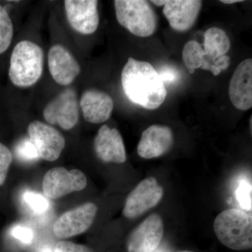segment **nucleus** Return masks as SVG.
I'll return each instance as SVG.
<instances>
[{
	"label": "nucleus",
	"mask_w": 252,
	"mask_h": 252,
	"mask_svg": "<svg viewBox=\"0 0 252 252\" xmlns=\"http://www.w3.org/2000/svg\"><path fill=\"white\" fill-rule=\"evenodd\" d=\"M123 90L129 100L153 110L158 108L167 97L165 84L158 71L145 61L129 58L122 72Z\"/></svg>",
	"instance_id": "obj_1"
},
{
	"label": "nucleus",
	"mask_w": 252,
	"mask_h": 252,
	"mask_svg": "<svg viewBox=\"0 0 252 252\" xmlns=\"http://www.w3.org/2000/svg\"><path fill=\"white\" fill-rule=\"evenodd\" d=\"M44 67V52L32 41H20L13 50L9 77L14 85L28 88L39 80Z\"/></svg>",
	"instance_id": "obj_2"
},
{
	"label": "nucleus",
	"mask_w": 252,
	"mask_h": 252,
	"mask_svg": "<svg viewBox=\"0 0 252 252\" xmlns=\"http://www.w3.org/2000/svg\"><path fill=\"white\" fill-rule=\"evenodd\" d=\"M214 230L227 248L238 251L252 248V217L247 212L238 209L224 210L215 219Z\"/></svg>",
	"instance_id": "obj_3"
},
{
	"label": "nucleus",
	"mask_w": 252,
	"mask_h": 252,
	"mask_svg": "<svg viewBox=\"0 0 252 252\" xmlns=\"http://www.w3.org/2000/svg\"><path fill=\"white\" fill-rule=\"evenodd\" d=\"M114 3L118 22L134 35L147 37L157 31V16L148 1L116 0Z\"/></svg>",
	"instance_id": "obj_4"
},
{
	"label": "nucleus",
	"mask_w": 252,
	"mask_h": 252,
	"mask_svg": "<svg viewBox=\"0 0 252 252\" xmlns=\"http://www.w3.org/2000/svg\"><path fill=\"white\" fill-rule=\"evenodd\" d=\"M86 186L87 179L81 170H67L63 167H54L49 170L42 181L44 195L53 200L72 192L80 191Z\"/></svg>",
	"instance_id": "obj_5"
},
{
	"label": "nucleus",
	"mask_w": 252,
	"mask_h": 252,
	"mask_svg": "<svg viewBox=\"0 0 252 252\" xmlns=\"http://www.w3.org/2000/svg\"><path fill=\"white\" fill-rule=\"evenodd\" d=\"M44 117L51 125H59L66 130L73 128L79 118V104L75 90L68 88L62 91L46 105Z\"/></svg>",
	"instance_id": "obj_6"
},
{
	"label": "nucleus",
	"mask_w": 252,
	"mask_h": 252,
	"mask_svg": "<svg viewBox=\"0 0 252 252\" xmlns=\"http://www.w3.org/2000/svg\"><path fill=\"white\" fill-rule=\"evenodd\" d=\"M163 189L154 177L144 179L129 194L124 206V216L135 219L157 206L163 196Z\"/></svg>",
	"instance_id": "obj_7"
},
{
	"label": "nucleus",
	"mask_w": 252,
	"mask_h": 252,
	"mask_svg": "<svg viewBox=\"0 0 252 252\" xmlns=\"http://www.w3.org/2000/svg\"><path fill=\"white\" fill-rule=\"evenodd\" d=\"M28 131L30 140L35 147L39 158L47 161H55L59 158L65 146V140L57 129L34 121L30 124Z\"/></svg>",
	"instance_id": "obj_8"
},
{
	"label": "nucleus",
	"mask_w": 252,
	"mask_h": 252,
	"mask_svg": "<svg viewBox=\"0 0 252 252\" xmlns=\"http://www.w3.org/2000/svg\"><path fill=\"white\" fill-rule=\"evenodd\" d=\"M97 212L94 203H88L65 212L55 223V236L66 239L84 233L94 223Z\"/></svg>",
	"instance_id": "obj_9"
},
{
	"label": "nucleus",
	"mask_w": 252,
	"mask_h": 252,
	"mask_svg": "<svg viewBox=\"0 0 252 252\" xmlns=\"http://www.w3.org/2000/svg\"><path fill=\"white\" fill-rule=\"evenodd\" d=\"M64 10L71 27L82 34H91L97 31L99 17L96 0H65Z\"/></svg>",
	"instance_id": "obj_10"
},
{
	"label": "nucleus",
	"mask_w": 252,
	"mask_h": 252,
	"mask_svg": "<svg viewBox=\"0 0 252 252\" xmlns=\"http://www.w3.org/2000/svg\"><path fill=\"white\" fill-rule=\"evenodd\" d=\"M164 234L161 217L154 214L147 217L131 233L127 242L128 252H152L160 245Z\"/></svg>",
	"instance_id": "obj_11"
},
{
	"label": "nucleus",
	"mask_w": 252,
	"mask_h": 252,
	"mask_svg": "<svg viewBox=\"0 0 252 252\" xmlns=\"http://www.w3.org/2000/svg\"><path fill=\"white\" fill-rule=\"evenodd\" d=\"M50 74L57 84L69 86L81 72V67L72 53L61 44L50 49L48 54Z\"/></svg>",
	"instance_id": "obj_12"
},
{
	"label": "nucleus",
	"mask_w": 252,
	"mask_h": 252,
	"mask_svg": "<svg viewBox=\"0 0 252 252\" xmlns=\"http://www.w3.org/2000/svg\"><path fill=\"white\" fill-rule=\"evenodd\" d=\"M228 94L235 108L247 111L252 107V60L248 59L235 68L230 79Z\"/></svg>",
	"instance_id": "obj_13"
},
{
	"label": "nucleus",
	"mask_w": 252,
	"mask_h": 252,
	"mask_svg": "<svg viewBox=\"0 0 252 252\" xmlns=\"http://www.w3.org/2000/svg\"><path fill=\"white\" fill-rule=\"evenodd\" d=\"M173 142V132L168 126H151L142 132L137 153L145 159L162 157L170 150Z\"/></svg>",
	"instance_id": "obj_14"
},
{
	"label": "nucleus",
	"mask_w": 252,
	"mask_h": 252,
	"mask_svg": "<svg viewBox=\"0 0 252 252\" xmlns=\"http://www.w3.org/2000/svg\"><path fill=\"white\" fill-rule=\"evenodd\" d=\"M202 3L199 0H169L164 6L162 13L172 29L183 32L195 24Z\"/></svg>",
	"instance_id": "obj_15"
},
{
	"label": "nucleus",
	"mask_w": 252,
	"mask_h": 252,
	"mask_svg": "<svg viewBox=\"0 0 252 252\" xmlns=\"http://www.w3.org/2000/svg\"><path fill=\"white\" fill-rule=\"evenodd\" d=\"M94 149L97 158L102 161L114 163L126 162L125 145L117 129L102 126L94 138Z\"/></svg>",
	"instance_id": "obj_16"
},
{
	"label": "nucleus",
	"mask_w": 252,
	"mask_h": 252,
	"mask_svg": "<svg viewBox=\"0 0 252 252\" xmlns=\"http://www.w3.org/2000/svg\"><path fill=\"white\" fill-rule=\"evenodd\" d=\"M81 111L84 119L91 124L105 122L114 109V101L109 94L97 89L84 91L80 99Z\"/></svg>",
	"instance_id": "obj_17"
},
{
	"label": "nucleus",
	"mask_w": 252,
	"mask_h": 252,
	"mask_svg": "<svg viewBox=\"0 0 252 252\" xmlns=\"http://www.w3.org/2000/svg\"><path fill=\"white\" fill-rule=\"evenodd\" d=\"M182 59L190 74H193L199 68L210 71L215 76L220 74L214 66L215 63L207 58L203 46L198 41L190 40L185 44L182 51Z\"/></svg>",
	"instance_id": "obj_18"
},
{
	"label": "nucleus",
	"mask_w": 252,
	"mask_h": 252,
	"mask_svg": "<svg viewBox=\"0 0 252 252\" xmlns=\"http://www.w3.org/2000/svg\"><path fill=\"white\" fill-rule=\"evenodd\" d=\"M203 48L207 58L215 63L217 59L228 52L230 40L223 30L216 27L210 28L204 34Z\"/></svg>",
	"instance_id": "obj_19"
},
{
	"label": "nucleus",
	"mask_w": 252,
	"mask_h": 252,
	"mask_svg": "<svg viewBox=\"0 0 252 252\" xmlns=\"http://www.w3.org/2000/svg\"><path fill=\"white\" fill-rule=\"evenodd\" d=\"M13 35L14 27L12 21L6 9L0 5V54L9 49Z\"/></svg>",
	"instance_id": "obj_20"
},
{
	"label": "nucleus",
	"mask_w": 252,
	"mask_h": 252,
	"mask_svg": "<svg viewBox=\"0 0 252 252\" xmlns=\"http://www.w3.org/2000/svg\"><path fill=\"white\" fill-rule=\"evenodd\" d=\"M252 187L248 181L242 180L236 189V198L244 210L251 211L252 208Z\"/></svg>",
	"instance_id": "obj_21"
},
{
	"label": "nucleus",
	"mask_w": 252,
	"mask_h": 252,
	"mask_svg": "<svg viewBox=\"0 0 252 252\" xmlns=\"http://www.w3.org/2000/svg\"><path fill=\"white\" fill-rule=\"evenodd\" d=\"M23 198L30 208L36 213H43L49 209V203L47 199L36 192L27 191L25 193Z\"/></svg>",
	"instance_id": "obj_22"
},
{
	"label": "nucleus",
	"mask_w": 252,
	"mask_h": 252,
	"mask_svg": "<svg viewBox=\"0 0 252 252\" xmlns=\"http://www.w3.org/2000/svg\"><path fill=\"white\" fill-rule=\"evenodd\" d=\"M16 153L23 160H34L39 158L37 151L29 138L23 139L16 145Z\"/></svg>",
	"instance_id": "obj_23"
},
{
	"label": "nucleus",
	"mask_w": 252,
	"mask_h": 252,
	"mask_svg": "<svg viewBox=\"0 0 252 252\" xmlns=\"http://www.w3.org/2000/svg\"><path fill=\"white\" fill-rule=\"evenodd\" d=\"M12 160V153L10 149L0 142V186L6 180Z\"/></svg>",
	"instance_id": "obj_24"
},
{
	"label": "nucleus",
	"mask_w": 252,
	"mask_h": 252,
	"mask_svg": "<svg viewBox=\"0 0 252 252\" xmlns=\"http://www.w3.org/2000/svg\"><path fill=\"white\" fill-rule=\"evenodd\" d=\"M55 252H93L88 247L68 241H59L56 244Z\"/></svg>",
	"instance_id": "obj_25"
},
{
	"label": "nucleus",
	"mask_w": 252,
	"mask_h": 252,
	"mask_svg": "<svg viewBox=\"0 0 252 252\" xmlns=\"http://www.w3.org/2000/svg\"><path fill=\"white\" fill-rule=\"evenodd\" d=\"M11 235L25 244H30L32 241L34 234L32 229L22 225H16L11 230Z\"/></svg>",
	"instance_id": "obj_26"
},
{
	"label": "nucleus",
	"mask_w": 252,
	"mask_h": 252,
	"mask_svg": "<svg viewBox=\"0 0 252 252\" xmlns=\"http://www.w3.org/2000/svg\"><path fill=\"white\" fill-rule=\"evenodd\" d=\"M158 73L164 84L175 83L180 77L178 71L170 66H163Z\"/></svg>",
	"instance_id": "obj_27"
},
{
	"label": "nucleus",
	"mask_w": 252,
	"mask_h": 252,
	"mask_svg": "<svg viewBox=\"0 0 252 252\" xmlns=\"http://www.w3.org/2000/svg\"><path fill=\"white\" fill-rule=\"evenodd\" d=\"M230 61L229 56H227V55H223V56H220V58L215 61L214 66L218 70V72L220 73L222 71L228 69L230 65Z\"/></svg>",
	"instance_id": "obj_28"
},
{
	"label": "nucleus",
	"mask_w": 252,
	"mask_h": 252,
	"mask_svg": "<svg viewBox=\"0 0 252 252\" xmlns=\"http://www.w3.org/2000/svg\"><path fill=\"white\" fill-rule=\"evenodd\" d=\"M152 252H172V251L168 246L163 244V245H159L155 250Z\"/></svg>",
	"instance_id": "obj_29"
},
{
	"label": "nucleus",
	"mask_w": 252,
	"mask_h": 252,
	"mask_svg": "<svg viewBox=\"0 0 252 252\" xmlns=\"http://www.w3.org/2000/svg\"><path fill=\"white\" fill-rule=\"evenodd\" d=\"M220 2L223 3V4H235V3H239V2H243V0H231V1H230V0H221V1H220Z\"/></svg>",
	"instance_id": "obj_30"
},
{
	"label": "nucleus",
	"mask_w": 252,
	"mask_h": 252,
	"mask_svg": "<svg viewBox=\"0 0 252 252\" xmlns=\"http://www.w3.org/2000/svg\"><path fill=\"white\" fill-rule=\"evenodd\" d=\"M152 2L154 4H155L156 6H165V4H166L167 1L165 0H160V1H157V0H153L152 1Z\"/></svg>",
	"instance_id": "obj_31"
},
{
	"label": "nucleus",
	"mask_w": 252,
	"mask_h": 252,
	"mask_svg": "<svg viewBox=\"0 0 252 252\" xmlns=\"http://www.w3.org/2000/svg\"><path fill=\"white\" fill-rule=\"evenodd\" d=\"M40 252H53V251L51 248L46 247V248L41 249Z\"/></svg>",
	"instance_id": "obj_32"
},
{
	"label": "nucleus",
	"mask_w": 252,
	"mask_h": 252,
	"mask_svg": "<svg viewBox=\"0 0 252 252\" xmlns=\"http://www.w3.org/2000/svg\"><path fill=\"white\" fill-rule=\"evenodd\" d=\"M193 252L188 251V250H186V251H180V252Z\"/></svg>",
	"instance_id": "obj_33"
}]
</instances>
